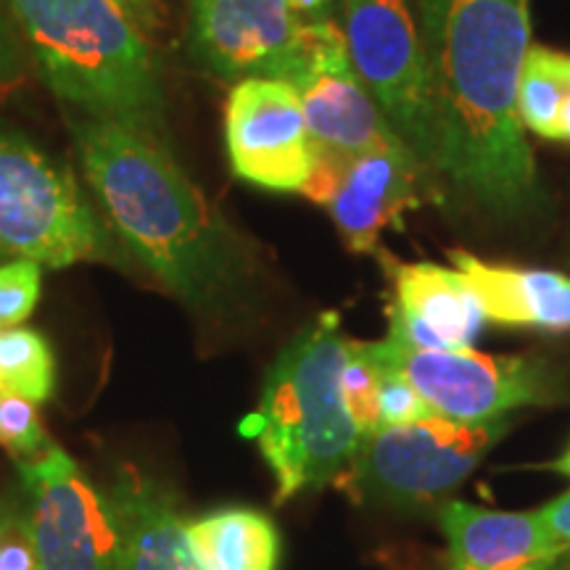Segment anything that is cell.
<instances>
[{
    "label": "cell",
    "mask_w": 570,
    "mask_h": 570,
    "mask_svg": "<svg viewBox=\"0 0 570 570\" xmlns=\"http://www.w3.org/2000/svg\"><path fill=\"white\" fill-rule=\"evenodd\" d=\"M341 391L348 417L360 436L377 431L383 425L381 420V365H377L370 341L348 338L346 365L341 375Z\"/></svg>",
    "instance_id": "21"
},
{
    "label": "cell",
    "mask_w": 570,
    "mask_h": 570,
    "mask_svg": "<svg viewBox=\"0 0 570 570\" xmlns=\"http://www.w3.org/2000/svg\"><path fill=\"white\" fill-rule=\"evenodd\" d=\"M56 389V356L46 336L30 327H0V391L48 402Z\"/></svg>",
    "instance_id": "20"
},
{
    "label": "cell",
    "mask_w": 570,
    "mask_h": 570,
    "mask_svg": "<svg viewBox=\"0 0 570 570\" xmlns=\"http://www.w3.org/2000/svg\"><path fill=\"white\" fill-rule=\"evenodd\" d=\"M225 146L235 177L275 194H302L317 161L294 85L246 77L225 101Z\"/></svg>",
    "instance_id": "12"
},
{
    "label": "cell",
    "mask_w": 570,
    "mask_h": 570,
    "mask_svg": "<svg viewBox=\"0 0 570 570\" xmlns=\"http://www.w3.org/2000/svg\"><path fill=\"white\" fill-rule=\"evenodd\" d=\"M0 446L17 460H35L53 446L46 436L38 402L0 391Z\"/></svg>",
    "instance_id": "22"
},
{
    "label": "cell",
    "mask_w": 570,
    "mask_h": 570,
    "mask_svg": "<svg viewBox=\"0 0 570 570\" xmlns=\"http://www.w3.org/2000/svg\"><path fill=\"white\" fill-rule=\"evenodd\" d=\"M550 570H570V552L560 554V558L550 566Z\"/></svg>",
    "instance_id": "32"
},
{
    "label": "cell",
    "mask_w": 570,
    "mask_h": 570,
    "mask_svg": "<svg viewBox=\"0 0 570 570\" xmlns=\"http://www.w3.org/2000/svg\"><path fill=\"white\" fill-rule=\"evenodd\" d=\"M106 502L122 541L125 570H204L185 541V520L173 497L151 475L122 465Z\"/></svg>",
    "instance_id": "16"
},
{
    "label": "cell",
    "mask_w": 570,
    "mask_h": 570,
    "mask_svg": "<svg viewBox=\"0 0 570 570\" xmlns=\"http://www.w3.org/2000/svg\"><path fill=\"white\" fill-rule=\"evenodd\" d=\"M40 570H125L109 502L59 446L19 462Z\"/></svg>",
    "instance_id": "10"
},
{
    "label": "cell",
    "mask_w": 570,
    "mask_h": 570,
    "mask_svg": "<svg viewBox=\"0 0 570 570\" xmlns=\"http://www.w3.org/2000/svg\"><path fill=\"white\" fill-rule=\"evenodd\" d=\"M454 273L479 302L483 320L510 327L570 331V277L554 269L494 265L452 252Z\"/></svg>",
    "instance_id": "17"
},
{
    "label": "cell",
    "mask_w": 570,
    "mask_h": 570,
    "mask_svg": "<svg viewBox=\"0 0 570 570\" xmlns=\"http://www.w3.org/2000/svg\"><path fill=\"white\" fill-rule=\"evenodd\" d=\"M570 80V56L531 46L518 82V117L523 130L562 140V104Z\"/></svg>",
    "instance_id": "19"
},
{
    "label": "cell",
    "mask_w": 570,
    "mask_h": 570,
    "mask_svg": "<svg viewBox=\"0 0 570 570\" xmlns=\"http://www.w3.org/2000/svg\"><path fill=\"white\" fill-rule=\"evenodd\" d=\"M544 470H552V473H560V475H568L570 479V446L566 449V454L562 458H558L554 462H550V465H541Z\"/></svg>",
    "instance_id": "30"
},
{
    "label": "cell",
    "mask_w": 570,
    "mask_h": 570,
    "mask_svg": "<svg viewBox=\"0 0 570 570\" xmlns=\"http://www.w3.org/2000/svg\"><path fill=\"white\" fill-rule=\"evenodd\" d=\"M370 348H373V341H370ZM373 354H375V348H373ZM375 360H377V365H381V420H383V425H402V423H412V420L433 415V412L428 410V404L423 402V396H420L417 391L412 389L394 367H389L377 354H375Z\"/></svg>",
    "instance_id": "24"
},
{
    "label": "cell",
    "mask_w": 570,
    "mask_h": 570,
    "mask_svg": "<svg viewBox=\"0 0 570 570\" xmlns=\"http://www.w3.org/2000/svg\"><path fill=\"white\" fill-rule=\"evenodd\" d=\"M61 101L164 140L167 98L146 32L117 0H6Z\"/></svg>",
    "instance_id": "3"
},
{
    "label": "cell",
    "mask_w": 570,
    "mask_h": 570,
    "mask_svg": "<svg viewBox=\"0 0 570 570\" xmlns=\"http://www.w3.org/2000/svg\"><path fill=\"white\" fill-rule=\"evenodd\" d=\"M541 520H544L547 533H550L554 552L566 554L570 552V491L560 494L552 502H547L544 508H539Z\"/></svg>",
    "instance_id": "26"
},
{
    "label": "cell",
    "mask_w": 570,
    "mask_h": 570,
    "mask_svg": "<svg viewBox=\"0 0 570 570\" xmlns=\"http://www.w3.org/2000/svg\"><path fill=\"white\" fill-rule=\"evenodd\" d=\"M122 11L130 17L142 32H159L167 21V9L164 0H117Z\"/></svg>",
    "instance_id": "27"
},
{
    "label": "cell",
    "mask_w": 570,
    "mask_h": 570,
    "mask_svg": "<svg viewBox=\"0 0 570 570\" xmlns=\"http://www.w3.org/2000/svg\"><path fill=\"white\" fill-rule=\"evenodd\" d=\"M449 570H550L558 560L541 512L446 502L439 512Z\"/></svg>",
    "instance_id": "15"
},
{
    "label": "cell",
    "mask_w": 570,
    "mask_h": 570,
    "mask_svg": "<svg viewBox=\"0 0 570 570\" xmlns=\"http://www.w3.org/2000/svg\"><path fill=\"white\" fill-rule=\"evenodd\" d=\"M304 38L306 21L288 0H190V51L223 80H283Z\"/></svg>",
    "instance_id": "13"
},
{
    "label": "cell",
    "mask_w": 570,
    "mask_h": 570,
    "mask_svg": "<svg viewBox=\"0 0 570 570\" xmlns=\"http://www.w3.org/2000/svg\"><path fill=\"white\" fill-rule=\"evenodd\" d=\"M415 9L436 104V173L487 209H529L537 161L518 117L529 0H415Z\"/></svg>",
    "instance_id": "1"
},
{
    "label": "cell",
    "mask_w": 570,
    "mask_h": 570,
    "mask_svg": "<svg viewBox=\"0 0 570 570\" xmlns=\"http://www.w3.org/2000/svg\"><path fill=\"white\" fill-rule=\"evenodd\" d=\"M0 570H40L30 515L0 512Z\"/></svg>",
    "instance_id": "25"
},
{
    "label": "cell",
    "mask_w": 570,
    "mask_h": 570,
    "mask_svg": "<svg viewBox=\"0 0 570 570\" xmlns=\"http://www.w3.org/2000/svg\"><path fill=\"white\" fill-rule=\"evenodd\" d=\"M283 80L298 92L320 156L354 159L381 148L407 146L356 77L344 32L333 19L306 21L304 48Z\"/></svg>",
    "instance_id": "9"
},
{
    "label": "cell",
    "mask_w": 570,
    "mask_h": 570,
    "mask_svg": "<svg viewBox=\"0 0 570 570\" xmlns=\"http://www.w3.org/2000/svg\"><path fill=\"white\" fill-rule=\"evenodd\" d=\"M101 252V227L69 169L21 135L0 130V256L61 269Z\"/></svg>",
    "instance_id": "7"
},
{
    "label": "cell",
    "mask_w": 570,
    "mask_h": 570,
    "mask_svg": "<svg viewBox=\"0 0 570 570\" xmlns=\"http://www.w3.org/2000/svg\"><path fill=\"white\" fill-rule=\"evenodd\" d=\"M510 415L483 423H458L428 415L412 423L383 425L360 439L338 491L354 504L391 510H428L444 504L510 431Z\"/></svg>",
    "instance_id": "5"
},
{
    "label": "cell",
    "mask_w": 570,
    "mask_h": 570,
    "mask_svg": "<svg viewBox=\"0 0 570 570\" xmlns=\"http://www.w3.org/2000/svg\"><path fill=\"white\" fill-rule=\"evenodd\" d=\"M183 533L204 570H277L281 566V533L259 510L209 512L185 520Z\"/></svg>",
    "instance_id": "18"
},
{
    "label": "cell",
    "mask_w": 570,
    "mask_h": 570,
    "mask_svg": "<svg viewBox=\"0 0 570 570\" xmlns=\"http://www.w3.org/2000/svg\"><path fill=\"white\" fill-rule=\"evenodd\" d=\"M346 56L399 138L436 169L439 122L431 71L410 0H346Z\"/></svg>",
    "instance_id": "6"
},
{
    "label": "cell",
    "mask_w": 570,
    "mask_h": 570,
    "mask_svg": "<svg viewBox=\"0 0 570 570\" xmlns=\"http://www.w3.org/2000/svg\"><path fill=\"white\" fill-rule=\"evenodd\" d=\"M85 180L135 259L188 306H214L244 275V252L161 138L111 119L71 125Z\"/></svg>",
    "instance_id": "2"
},
{
    "label": "cell",
    "mask_w": 570,
    "mask_h": 570,
    "mask_svg": "<svg viewBox=\"0 0 570 570\" xmlns=\"http://www.w3.org/2000/svg\"><path fill=\"white\" fill-rule=\"evenodd\" d=\"M42 265L32 259H11L0 265V327H17L40 302Z\"/></svg>",
    "instance_id": "23"
},
{
    "label": "cell",
    "mask_w": 570,
    "mask_h": 570,
    "mask_svg": "<svg viewBox=\"0 0 570 570\" xmlns=\"http://www.w3.org/2000/svg\"><path fill=\"white\" fill-rule=\"evenodd\" d=\"M348 336L338 312L312 320L269 367L259 407L240 423L275 475V504L333 487L360 446L341 375Z\"/></svg>",
    "instance_id": "4"
},
{
    "label": "cell",
    "mask_w": 570,
    "mask_h": 570,
    "mask_svg": "<svg viewBox=\"0 0 570 570\" xmlns=\"http://www.w3.org/2000/svg\"><path fill=\"white\" fill-rule=\"evenodd\" d=\"M11 71H13L11 42H9V38H6L3 21H0V82H3L6 77H11Z\"/></svg>",
    "instance_id": "29"
},
{
    "label": "cell",
    "mask_w": 570,
    "mask_h": 570,
    "mask_svg": "<svg viewBox=\"0 0 570 570\" xmlns=\"http://www.w3.org/2000/svg\"><path fill=\"white\" fill-rule=\"evenodd\" d=\"M431 169L407 146L381 148L354 159L320 156L302 196L325 206L354 254H375L386 230L431 198Z\"/></svg>",
    "instance_id": "11"
},
{
    "label": "cell",
    "mask_w": 570,
    "mask_h": 570,
    "mask_svg": "<svg viewBox=\"0 0 570 570\" xmlns=\"http://www.w3.org/2000/svg\"><path fill=\"white\" fill-rule=\"evenodd\" d=\"M294 6V11L304 21H317V19H331L333 0H288Z\"/></svg>",
    "instance_id": "28"
},
{
    "label": "cell",
    "mask_w": 570,
    "mask_h": 570,
    "mask_svg": "<svg viewBox=\"0 0 570 570\" xmlns=\"http://www.w3.org/2000/svg\"><path fill=\"white\" fill-rule=\"evenodd\" d=\"M562 140H570V80L566 90V104H562Z\"/></svg>",
    "instance_id": "31"
},
{
    "label": "cell",
    "mask_w": 570,
    "mask_h": 570,
    "mask_svg": "<svg viewBox=\"0 0 570 570\" xmlns=\"http://www.w3.org/2000/svg\"><path fill=\"white\" fill-rule=\"evenodd\" d=\"M375 354L423 396L433 415L483 423L518 407H544L562 396L552 370L533 356H499L468 348H415L386 336Z\"/></svg>",
    "instance_id": "8"
},
{
    "label": "cell",
    "mask_w": 570,
    "mask_h": 570,
    "mask_svg": "<svg viewBox=\"0 0 570 570\" xmlns=\"http://www.w3.org/2000/svg\"><path fill=\"white\" fill-rule=\"evenodd\" d=\"M389 265L394 298L389 306V336L415 348H468L479 336L483 312L454 269L433 262Z\"/></svg>",
    "instance_id": "14"
}]
</instances>
